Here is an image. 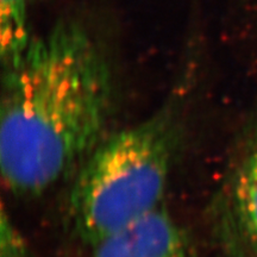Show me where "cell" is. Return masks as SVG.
I'll return each mask as SVG.
<instances>
[{
  "label": "cell",
  "mask_w": 257,
  "mask_h": 257,
  "mask_svg": "<svg viewBox=\"0 0 257 257\" xmlns=\"http://www.w3.org/2000/svg\"><path fill=\"white\" fill-rule=\"evenodd\" d=\"M112 75L85 29L61 22L31 38L4 68L0 121L3 182L32 197L54 187L104 140Z\"/></svg>",
  "instance_id": "obj_1"
},
{
  "label": "cell",
  "mask_w": 257,
  "mask_h": 257,
  "mask_svg": "<svg viewBox=\"0 0 257 257\" xmlns=\"http://www.w3.org/2000/svg\"><path fill=\"white\" fill-rule=\"evenodd\" d=\"M176 147L172 112L104 138L82 162L69 197L74 229L94 245L161 208Z\"/></svg>",
  "instance_id": "obj_2"
},
{
  "label": "cell",
  "mask_w": 257,
  "mask_h": 257,
  "mask_svg": "<svg viewBox=\"0 0 257 257\" xmlns=\"http://www.w3.org/2000/svg\"><path fill=\"white\" fill-rule=\"evenodd\" d=\"M225 240L236 257H257V126L231 169L220 200Z\"/></svg>",
  "instance_id": "obj_3"
},
{
  "label": "cell",
  "mask_w": 257,
  "mask_h": 257,
  "mask_svg": "<svg viewBox=\"0 0 257 257\" xmlns=\"http://www.w3.org/2000/svg\"><path fill=\"white\" fill-rule=\"evenodd\" d=\"M93 246L91 257H191L182 231L162 208Z\"/></svg>",
  "instance_id": "obj_4"
},
{
  "label": "cell",
  "mask_w": 257,
  "mask_h": 257,
  "mask_svg": "<svg viewBox=\"0 0 257 257\" xmlns=\"http://www.w3.org/2000/svg\"><path fill=\"white\" fill-rule=\"evenodd\" d=\"M29 0H0V50L4 68L21 59L31 41Z\"/></svg>",
  "instance_id": "obj_5"
},
{
  "label": "cell",
  "mask_w": 257,
  "mask_h": 257,
  "mask_svg": "<svg viewBox=\"0 0 257 257\" xmlns=\"http://www.w3.org/2000/svg\"><path fill=\"white\" fill-rule=\"evenodd\" d=\"M2 257H28L27 246L4 210L2 217Z\"/></svg>",
  "instance_id": "obj_6"
}]
</instances>
